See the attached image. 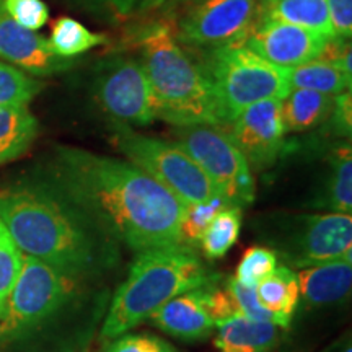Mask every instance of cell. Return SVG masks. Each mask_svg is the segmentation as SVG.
Wrapping results in <instances>:
<instances>
[{
    "mask_svg": "<svg viewBox=\"0 0 352 352\" xmlns=\"http://www.w3.org/2000/svg\"><path fill=\"white\" fill-rule=\"evenodd\" d=\"M50 188L118 245L138 253L184 245V204L131 162L57 147Z\"/></svg>",
    "mask_w": 352,
    "mask_h": 352,
    "instance_id": "1",
    "label": "cell"
},
{
    "mask_svg": "<svg viewBox=\"0 0 352 352\" xmlns=\"http://www.w3.org/2000/svg\"><path fill=\"white\" fill-rule=\"evenodd\" d=\"M0 219L21 253L82 279L118 258L116 241L50 186L0 189Z\"/></svg>",
    "mask_w": 352,
    "mask_h": 352,
    "instance_id": "2",
    "label": "cell"
},
{
    "mask_svg": "<svg viewBox=\"0 0 352 352\" xmlns=\"http://www.w3.org/2000/svg\"><path fill=\"white\" fill-rule=\"evenodd\" d=\"M129 39L151 83L157 120L173 127L230 124L204 69L176 39L171 21H148Z\"/></svg>",
    "mask_w": 352,
    "mask_h": 352,
    "instance_id": "3",
    "label": "cell"
},
{
    "mask_svg": "<svg viewBox=\"0 0 352 352\" xmlns=\"http://www.w3.org/2000/svg\"><path fill=\"white\" fill-rule=\"evenodd\" d=\"M217 280L219 274L202 263L192 246L175 245L140 252L114 294L101 336L114 340L151 318L171 298L189 290L212 287Z\"/></svg>",
    "mask_w": 352,
    "mask_h": 352,
    "instance_id": "4",
    "label": "cell"
},
{
    "mask_svg": "<svg viewBox=\"0 0 352 352\" xmlns=\"http://www.w3.org/2000/svg\"><path fill=\"white\" fill-rule=\"evenodd\" d=\"M259 236L285 266L305 270L352 256V217L347 214H271L258 222Z\"/></svg>",
    "mask_w": 352,
    "mask_h": 352,
    "instance_id": "5",
    "label": "cell"
},
{
    "mask_svg": "<svg viewBox=\"0 0 352 352\" xmlns=\"http://www.w3.org/2000/svg\"><path fill=\"white\" fill-rule=\"evenodd\" d=\"M197 60L230 122L250 104L284 100L290 91L285 69L264 60L243 41L206 50Z\"/></svg>",
    "mask_w": 352,
    "mask_h": 352,
    "instance_id": "6",
    "label": "cell"
},
{
    "mask_svg": "<svg viewBox=\"0 0 352 352\" xmlns=\"http://www.w3.org/2000/svg\"><path fill=\"white\" fill-rule=\"evenodd\" d=\"M82 277L23 254L20 274L0 308V344L19 340L74 300Z\"/></svg>",
    "mask_w": 352,
    "mask_h": 352,
    "instance_id": "7",
    "label": "cell"
},
{
    "mask_svg": "<svg viewBox=\"0 0 352 352\" xmlns=\"http://www.w3.org/2000/svg\"><path fill=\"white\" fill-rule=\"evenodd\" d=\"M109 131L118 152L164 184L184 206L222 196L196 162L176 142L140 134L120 121L109 122Z\"/></svg>",
    "mask_w": 352,
    "mask_h": 352,
    "instance_id": "8",
    "label": "cell"
},
{
    "mask_svg": "<svg viewBox=\"0 0 352 352\" xmlns=\"http://www.w3.org/2000/svg\"><path fill=\"white\" fill-rule=\"evenodd\" d=\"M171 134L232 206L252 204L256 192L252 168L223 127H173Z\"/></svg>",
    "mask_w": 352,
    "mask_h": 352,
    "instance_id": "9",
    "label": "cell"
},
{
    "mask_svg": "<svg viewBox=\"0 0 352 352\" xmlns=\"http://www.w3.org/2000/svg\"><path fill=\"white\" fill-rule=\"evenodd\" d=\"M91 95L111 121L147 126L157 120L151 83L138 57L116 54L98 63Z\"/></svg>",
    "mask_w": 352,
    "mask_h": 352,
    "instance_id": "10",
    "label": "cell"
},
{
    "mask_svg": "<svg viewBox=\"0 0 352 352\" xmlns=\"http://www.w3.org/2000/svg\"><path fill=\"white\" fill-rule=\"evenodd\" d=\"M258 0H201L182 7L173 23L175 36L184 46L214 50L243 41L254 19Z\"/></svg>",
    "mask_w": 352,
    "mask_h": 352,
    "instance_id": "11",
    "label": "cell"
},
{
    "mask_svg": "<svg viewBox=\"0 0 352 352\" xmlns=\"http://www.w3.org/2000/svg\"><path fill=\"white\" fill-rule=\"evenodd\" d=\"M223 129L243 153L250 168L267 170L283 155L285 147L287 132L283 120V100H263L250 104Z\"/></svg>",
    "mask_w": 352,
    "mask_h": 352,
    "instance_id": "12",
    "label": "cell"
},
{
    "mask_svg": "<svg viewBox=\"0 0 352 352\" xmlns=\"http://www.w3.org/2000/svg\"><path fill=\"white\" fill-rule=\"evenodd\" d=\"M328 39L284 21L254 19L243 44L272 65L290 69L318 59Z\"/></svg>",
    "mask_w": 352,
    "mask_h": 352,
    "instance_id": "13",
    "label": "cell"
},
{
    "mask_svg": "<svg viewBox=\"0 0 352 352\" xmlns=\"http://www.w3.org/2000/svg\"><path fill=\"white\" fill-rule=\"evenodd\" d=\"M0 60L28 76L47 77L74 67V59L54 54L47 39L15 23L0 8Z\"/></svg>",
    "mask_w": 352,
    "mask_h": 352,
    "instance_id": "14",
    "label": "cell"
},
{
    "mask_svg": "<svg viewBox=\"0 0 352 352\" xmlns=\"http://www.w3.org/2000/svg\"><path fill=\"white\" fill-rule=\"evenodd\" d=\"M209 289V287H208ZM208 289L189 290L162 305L151 318L158 328L184 341L204 340L215 329L206 305Z\"/></svg>",
    "mask_w": 352,
    "mask_h": 352,
    "instance_id": "15",
    "label": "cell"
},
{
    "mask_svg": "<svg viewBox=\"0 0 352 352\" xmlns=\"http://www.w3.org/2000/svg\"><path fill=\"white\" fill-rule=\"evenodd\" d=\"M303 303L310 307L344 302L352 289V256L305 267L297 272Z\"/></svg>",
    "mask_w": 352,
    "mask_h": 352,
    "instance_id": "16",
    "label": "cell"
},
{
    "mask_svg": "<svg viewBox=\"0 0 352 352\" xmlns=\"http://www.w3.org/2000/svg\"><path fill=\"white\" fill-rule=\"evenodd\" d=\"M220 352H271L283 338V328L270 321H256L235 315L215 324Z\"/></svg>",
    "mask_w": 352,
    "mask_h": 352,
    "instance_id": "17",
    "label": "cell"
},
{
    "mask_svg": "<svg viewBox=\"0 0 352 352\" xmlns=\"http://www.w3.org/2000/svg\"><path fill=\"white\" fill-rule=\"evenodd\" d=\"M256 19L284 21L334 38L327 0H258Z\"/></svg>",
    "mask_w": 352,
    "mask_h": 352,
    "instance_id": "18",
    "label": "cell"
},
{
    "mask_svg": "<svg viewBox=\"0 0 352 352\" xmlns=\"http://www.w3.org/2000/svg\"><path fill=\"white\" fill-rule=\"evenodd\" d=\"M256 294L263 308L274 316L277 327L287 329L300 302L297 272L289 266H277L256 285Z\"/></svg>",
    "mask_w": 352,
    "mask_h": 352,
    "instance_id": "19",
    "label": "cell"
},
{
    "mask_svg": "<svg viewBox=\"0 0 352 352\" xmlns=\"http://www.w3.org/2000/svg\"><path fill=\"white\" fill-rule=\"evenodd\" d=\"M38 132V120L28 104H0V166L23 155Z\"/></svg>",
    "mask_w": 352,
    "mask_h": 352,
    "instance_id": "20",
    "label": "cell"
},
{
    "mask_svg": "<svg viewBox=\"0 0 352 352\" xmlns=\"http://www.w3.org/2000/svg\"><path fill=\"white\" fill-rule=\"evenodd\" d=\"M316 206L328 212H352V151L351 144L338 145L328 157V173Z\"/></svg>",
    "mask_w": 352,
    "mask_h": 352,
    "instance_id": "21",
    "label": "cell"
},
{
    "mask_svg": "<svg viewBox=\"0 0 352 352\" xmlns=\"http://www.w3.org/2000/svg\"><path fill=\"white\" fill-rule=\"evenodd\" d=\"M334 96L314 90L294 88L283 100L285 132H305L328 121L333 111Z\"/></svg>",
    "mask_w": 352,
    "mask_h": 352,
    "instance_id": "22",
    "label": "cell"
},
{
    "mask_svg": "<svg viewBox=\"0 0 352 352\" xmlns=\"http://www.w3.org/2000/svg\"><path fill=\"white\" fill-rule=\"evenodd\" d=\"M285 76L290 90L300 88V90H314L331 96L351 90L352 83L341 70L323 59H314L297 67L285 69Z\"/></svg>",
    "mask_w": 352,
    "mask_h": 352,
    "instance_id": "23",
    "label": "cell"
},
{
    "mask_svg": "<svg viewBox=\"0 0 352 352\" xmlns=\"http://www.w3.org/2000/svg\"><path fill=\"white\" fill-rule=\"evenodd\" d=\"M108 41L109 39L104 33L91 32L80 21L70 16L57 19L52 25L51 36L47 39L52 52L64 59H74L94 47L108 44Z\"/></svg>",
    "mask_w": 352,
    "mask_h": 352,
    "instance_id": "24",
    "label": "cell"
},
{
    "mask_svg": "<svg viewBox=\"0 0 352 352\" xmlns=\"http://www.w3.org/2000/svg\"><path fill=\"white\" fill-rule=\"evenodd\" d=\"M241 220H243V209L239 206H228L215 215L199 241L206 256L209 259L226 256L228 250L239 240Z\"/></svg>",
    "mask_w": 352,
    "mask_h": 352,
    "instance_id": "25",
    "label": "cell"
},
{
    "mask_svg": "<svg viewBox=\"0 0 352 352\" xmlns=\"http://www.w3.org/2000/svg\"><path fill=\"white\" fill-rule=\"evenodd\" d=\"M43 88L44 82L0 60V104H28Z\"/></svg>",
    "mask_w": 352,
    "mask_h": 352,
    "instance_id": "26",
    "label": "cell"
},
{
    "mask_svg": "<svg viewBox=\"0 0 352 352\" xmlns=\"http://www.w3.org/2000/svg\"><path fill=\"white\" fill-rule=\"evenodd\" d=\"M232 206L223 196H215L212 199L196 204L184 206V212L182 219V239L183 243L195 248L204 235L206 228L212 222V219L220 210Z\"/></svg>",
    "mask_w": 352,
    "mask_h": 352,
    "instance_id": "27",
    "label": "cell"
},
{
    "mask_svg": "<svg viewBox=\"0 0 352 352\" xmlns=\"http://www.w3.org/2000/svg\"><path fill=\"white\" fill-rule=\"evenodd\" d=\"M277 267V256L266 246H252L243 253L233 279L245 287H256Z\"/></svg>",
    "mask_w": 352,
    "mask_h": 352,
    "instance_id": "28",
    "label": "cell"
},
{
    "mask_svg": "<svg viewBox=\"0 0 352 352\" xmlns=\"http://www.w3.org/2000/svg\"><path fill=\"white\" fill-rule=\"evenodd\" d=\"M23 253L0 219V308L20 274Z\"/></svg>",
    "mask_w": 352,
    "mask_h": 352,
    "instance_id": "29",
    "label": "cell"
},
{
    "mask_svg": "<svg viewBox=\"0 0 352 352\" xmlns=\"http://www.w3.org/2000/svg\"><path fill=\"white\" fill-rule=\"evenodd\" d=\"M2 8L15 23L32 32L43 28L50 20V8L43 0H2Z\"/></svg>",
    "mask_w": 352,
    "mask_h": 352,
    "instance_id": "30",
    "label": "cell"
},
{
    "mask_svg": "<svg viewBox=\"0 0 352 352\" xmlns=\"http://www.w3.org/2000/svg\"><path fill=\"white\" fill-rule=\"evenodd\" d=\"M104 352H176L168 342L151 334H121L109 340Z\"/></svg>",
    "mask_w": 352,
    "mask_h": 352,
    "instance_id": "31",
    "label": "cell"
},
{
    "mask_svg": "<svg viewBox=\"0 0 352 352\" xmlns=\"http://www.w3.org/2000/svg\"><path fill=\"white\" fill-rule=\"evenodd\" d=\"M100 19L122 21L135 12L139 0H67Z\"/></svg>",
    "mask_w": 352,
    "mask_h": 352,
    "instance_id": "32",
    "label": "cell"
},
{
    "mask_svg": "<svg viewBox=\"0 0 352 352\" xmlns=\"http://www.w3.org/2000/svg\"><path fill=\"white\" fill-rule=\"evenodd\" d=\"M228 287H230L233 297H235L236 305H239L241 315H245L246 318L256 320V321H270V323H274V316H272L266 308H263L261 303H259L256 287H245L236 283L235 279H228L227 283Z\"/></svg>",
    "mask_w": 352,
    "mask_h": 352,
    "instance_id": "33",
    "label": "cell"
},
{
    "mask_svg": "<svg viewBox=\"0 0 352 352\" xmlns=\"http://www.w3.org/2000/svg\"><path fill=\"white\" fill-rule=\"evenodd\" d=\"M206 305H208V311L215 324L241 314L228 285L219 287L215 284L212 287H209L208 292H206Z\"/></svg>",
    "mask_w": 352,
    "mask_h": 352,
    "instance_id": "34",
    "label": "cell"
},
{
    "mask_svg": "<svg viewBox=\"0 0 352 352\" xmlns=\"http://www.w3.org/2000/svg\"><path fill=\"white\" fill-rule=\"evenodd\" d=\"M328 126L334 135L349 140L352 132V94L351 90L334 96L333 111L328 118Z\"/></svg>",
    "mask_w": 352,
    "mask_h": 352,
    "instance_id": "35",
    "label": "cell"
},
{
    "mask_svg": "<svg viewBox=\"0 0 352 352\" xmlns=\"http://www.w3.org/2000/svg\"><path fill=\"white\" fill-rule=\"evenodd\" d=\"M352 47L351 39L346 38H329L323 52L318 59H323L341 70L344 76L352 80Z\"/></svg>",
    "mask_w": 352,
    "mask_h": 352,
    "instance_id": "36",
    "label": "cell"
},
{
    "mask_svg": "<svg viewBox=\"0 0 352 352\" xmlns=\"http://www.w3.org/2000/svg\"><path fill=\"white\" fill-rule=\"evenodd\" d=\"M334 38L352 36V0H327Z\"/></svg>",
    "mask_w": 352,
    "mask_h": 352,
    "instance_id": "37",
    "label": "cell"
},
{
    "mask_svg": "<svg viewBox=\"0 0 352 352\" xmlns=\"http://www.w3.org/2000/svg\"><path fill=\"white\" fill-rule=\"evenodd\" d=\"M323 352H352L351 333L347 331L346 334H342L340 340H336L333 344H329Z\"/></svg>",
    "mask_w": 352,
    "mask_h": 352,
    "instance_id": "38",
    "label": "cell"
},
{
    "mask_svg": "<svg viewBox=\"0 0 352 352\" xmlns=\"http://www.w3.org/2000/svg\"><path fill=\"white\" fill-rule=\"evenodd\" d=\"M166 0H139L138 7H135V12L138 13H151L157 8H160Z\"/></svg>",
    "mask_w": 352,
    "mask_h": 352,
    "instance_id": "39",
    "label": "cell"
},
{
    "mask_svg": "<svg viewBox=\"0 0 352 352\" xmlns=\"http://www.w3.org/2000/svg\"><path fill=\"white\" fill-rule=\"evenodd\" d=\"M196 2H201V0H166L162 7H165L168 12H175L178 10V8L191 6V3H196Z\"/></svg>",
    "mask_w": 352,
    "mask_h": 352,
    "instance_id": "40",
    "label": "cell"
},
{
    "mask_svg": "<svg viewBox=\"0 0 352 352\" xmlns=\"http://www.w3.org/2000/svg\"><path fill=\"white\" fill-rule=\"evenodd\" d=\"M0 8H2V0H0Z\"/></svg>",
    "mask_w": 352,
    "mask_h": 352,
    "instance_id": "41",
    "label": "cell"
}]
</instances>
